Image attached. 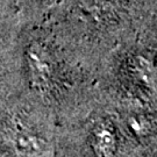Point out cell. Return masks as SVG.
I'll use <instances>...</instances> for the list:
<instances>
[{
  "instance_id": "cell-1",
  "label": "cell",
  "mask_w": 157,
  "mask_h": 157,
  "mask_svg": "<svg viewBox=\"0 0 157 157\" xmlns=\"http://www.w3.org/2000/svg\"><path fill=\"white\" fill-rule=\"evenodd\" d=\"M14 148L21 155L28 157L43 156L48 150L47 142L33 135L20 134L14 139Z\"/></svg>"
}]
</instances>
